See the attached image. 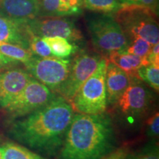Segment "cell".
<instances>
[{
    "label": "cell",
    "instance_id": "25",
    "mask_svg": "<svg viewBox=\"0 0 159 159\" xmlns=\"http://www.w3.org/2000/svg\"><path fill=\"white\" fill-rule=\"evenodd\" d=\"M147 134L150 138H158L159 134V114L158 111L152 115L147 121Z\"/></svg>",
    "mask_w": 159,
    "mask_h": 159
},
{
    "label": "cell",
    "instance_id": "16",
    "mask_svg": "<svg viewBox=\"0 0 159 159\" xmlns=\"http://www.w3.org/2000/svg\"><path fill=\"white\" fill-rule=\"evenodd\" d=\"M106 58L131 77H136L137 70L142 66L149 64L148 58L141 57L125 51L114 52L108 55Z\"/></svg>",
    "mask_w": 159,
    "mask_h": 159
},
{
    "label": "cell",
    "instance_id": "1",
    "mask_svg": "<svg viewBox=\"0 0 159 159\" xmlns=\"http://www.w3.org/2000/svg\"><path fill=\"white\" fill-rule=\"evenodd\" d=\"M75 111L68 101L57 96L42 108L13 119L9 134L35 152L53 158L58 155Z\"/></svg>",
    "mask_w": 159,
    "mask_h": 159
},
{
    "label": "cell",
    "instance_id": "6",
    "mask_svg": "<svg viewBox=\"0 0 159 159\" xmlns=\"http://www.w3.org/2000/svg\"><path fill=\"white\" fill-rule=\"evenodd\" d=\"M71 62L70 59L55 56L41 57L33 55L25 66L32 77L55 94L58 93L69 76Z\"/></svg>",
    "mask_w": 159,
    "mask_h": 159
},
{
    "label": "cell",
    "instance_id": "28",
    "mask_svg": "<svg viewBox=\"0 0 159 159\" xmlns=\"http://www.w3.org/2000/svg\"><path fill=\"white\" fill-rule=\"evenodd\" d=\"M148 61L149 63L159 65V43L152 46L150 53L148 55Z\"/></svg>",
    "mask_w": 159,
    "mask_h": 159
},
{
    "label": "cell",
    "instance_id": "13",
    "mask_svg": "<svg viewBox=\"0 0 159 159\" xmlns=\"http://www.w3.org/2000/svg\"><path fill=\"white\" fill-rule=\"evenodd\" d=\"M130 83V77L125 71L108 61L105 75L107 105H114Z\"/></svg>",
    "mask_w": 159,
    "mask_h": 159
},
{
    "label": "cell",
    "instance_id": "18",
    "mask_svg": "<svg viewBox=\"0 0 159 159\" xmlns=\"http://www.w3.org/2000/svg\"><path fill=\"white\" fill-rule=\"evenodd\" d=\"M42 39L49 47L52 54L57 57L66 58L78 49L76 43L63 37H43Z\"/></svg>",
    "mask_w": 159,
    "mask_h": 159
},
{
    "label": "cell",
    "instance_id": "2",
    "mask_svg": "<svg viewBox=\"0 0 159 159\" xmlns=\"http://www.w3.org/2000/svg\"><path fill=\"white\" fill-rule=\"evenodd\" d=\"M116 149L114 123L109 115L75 114L58 159H102Z\"/></svg>",
    "mask_w": 159,
    "mask_h": 159
},
{
    "label": "cell",
    "instance_id": "26",
    "mask_svg": "<svg viewBox=\"0 0 159 159\" xmlns=\"http://www.w3.org/2000/svg\"><path fill=\"white\" fill-rule=\"evenodd\" d=\"M122 6L137 5L150 7L156 11L158 0H119Z\"/></svg>",
    "mask_w": 159,
    "mask_h": 159
},
{
    "label": "cell",
    "instance_id": "14",
    "mask_svg": "<svg viewBox=\"0 0 159 159\" xmlns=\"http://www.w3.org/2000/svg\"><path fill=\"white\" fill-rule=\"evenodd\" d=\"M39 16L68 17L83 13L82 0H38Z\"/></svg>",
    "mask_w": 159,
    "mask_h": 159
},
{
    "label": "cell",
    "instance_id": "17",
    "mask_svg": "<svg viewBox=\"0 0 159 159\" xmlns=\"http://www.w3.org/2000/svg\"><path fill=\"white\" fill-rule=\"evenodd\" d=\"M2 159H47L22 144L7 142L0 144Z\"/></svg>",
    "mask_w": 159,
    "mask_h": 159
},
{
    "label": "cell",
    "instance_id": "4",
    "mask_svg": "<svg viewBox=\"0 0 159 159\" xmlns=\"http://www.w3.org/2000/svg\"><path fill=\"white\" fill-rule=\"evenodd\" d=\"M128 40L139 37L153 45L159 41L156 11L137 5L122 6L114 15Z\"/></svg>",
    "mask_w": 159,
    "mask_h": 159
},
{
    "label": "cell",
    "instance_id": "23",
    "mask_svg": "<svg viewBox=\"0 0 159 159\" xmlns=\"http://www.w3.org/2000/svg\"><path fill=\"white\" fill-rule=\"evenodd\" d=\"M125 159H159L158 145L154 141L134 152L129 151Z\"/></svg>",
    "mask_w": 159,
    "mask_h": 159
},
{
    "label": "cell",
    "instance_id": "15",
    "mask_svg": "<svg viewBox=\"0 0 159 159\" xmlns=\"http://www.w3.org/2000/svg\"><path fill=\"white\" fill-rule=\"evenodd\" d=\"M0 42L29 49V35L22 25L0 16Z\"/></svg>",
    "mask_w": 159,
    "mask_h": 159
},
{
    "label": "cell",
    "instance_id": "29",
    "mask_svg": "<svg viewBox=\"0 0 159 159\" xmlns=\"http://www.w3.org/2000/svg\"><path fill=\"white\" fill-rule=\"evenodd\" d=\"M18 63H19L18 61L9 58V57H6L0 53V71L5 69L10 68L12 66L17 64Z\"/></svg>",
    "mask_w": 159,
    "mask_h": 159
},
{
    "label": "cell",
    "instance_id": "21",
    "mask_svg": "<svg viewBox=\"0 0 159 159\" xmlns=\"http://www.w3.org/2000/svg\"><path fill=\"white\" fill-rule=\"evenodd\" d=\"M136 78L145 82L158 92L159 90V65L149 63L142 66L137 70Z\"/></svg>",
    "mask_w": 159,
    "mask_h": 159
},
{
    "label": "cell",
    "instance_id": "12",
    "mask_svg": "<svg viewBox=\"0 0 159 159\" xmlns=\"http://www.w3.org/2000/svg\"><path fill=\"white\" fill-rule=\"evenodd\" d=\"M38 0H0V16L20 25L39 16Z\"/></svg>",
    "mask_w": 159,
    "mask_h": 159
},
{
    "label": "cell",
    "instance_id": "19",
    "mask_svg": "<svg viewBox=\"0 0 159 159\" xmlns=\"http://www.w3.org/2000/svg\"><path fill=\"white\" fill-rule=\"evenodd\" d=\"M83 8L102 14L114 15L122 7L119 0H82Z\"/></svg>",
    "mask_w": 159,
    "mask_h": 159
},
{
    "label": "cell",
    "instance_id": "27",
    "mask_svg": "<svg viewBox=\"0 0 159 159\" xmlns=\"http://www.w3.org/2000/svg\"><path fill=\"white\" fill-rule=\"evenodd\" d=\"M129 149L127 146H122L116 148L102 159H125L129 152Z\"/></svg>",
    "mask_w": 159,
    "mask_h": 159
},
{
    "label": "cell",
    "instance_id": "10",
    "mask_svg": "<svg viewBox=\"0 0 159 159\" xmlns=\"http://www.w3.org/2000/svg\"><path fill=\"white\" fill-rule=\"evenodd\" d=\"M102 57L85 52L77 55L71 62L69 76L57 94L70 103L80 87L96 70Z\"/></svg>",
    "mask_w": 159,
    "mask_h": 159
},
{
    "label": "cell",
    "instance_id": "7",
    "mask_svg": "<svg viewBox=\"0 0 159 159\" xmlns=\"http://www.w3.org/2000/svg\"><path fill=\"white\" fill-rule=\"evenodd\" d=\"M152 99V92L144 83L136 77H130L128 87L114 105L119 116L134 123L148 112Z\"/></svg>",
    "mask_w": 159,
    "mask_h": 159
},
{
    "label": "cell",
    "instance_id": "22",
    "mask_svg": "<svg viewBox=\"0 0 159 159\" xmlns=\"http://www.w3.org/2000/svg\"><path fill=\"white\" fill-rule=\"evenodd\" d=\"M152 46V44L141 38H131L129 39L128 47L124 51L141 57L148 58V55L150 53Z\"/></svg>",
    "mask_w": 159,
    "mask_h": 159
},
{
    "label": "cell",
    "instance_id": "11",
    "mask_svg": "<svg viewBox=\"0 0 159 159\" xmlns=\"http://www.w3.org/2000/svg\"><path fill=\"white\" fill-rule=\"evenodd\" d=\"M21 68H8L0 71V107L5 108L21 94L32 78Z\"/></svg>",
    "mask_w": 159,
    "mask_h": 159
},
{
    "label": "cell",
    "instance_id": "24",
    "mask_svg": "<svg viewBox=\"0 0 159 159\" xmlns=\"http://www.w3.org/2000/svg\"><path fill=\"white\" fill-rule=\"evenodd\" d=\"M29 50L33 55L46 57L54 56L42 38L29 34Z\"/></svg>",
    "mask_w": 159,
    "mask_h": 159
},
{
    "label": "cell",
    "instance_id": "3",
    "mask_svg": "<svg viewBox=\"0 0 159 159\" xmlns=\"http://www.w3.org/2000/svg\"><path fill=\"white\" fill-rule=\"evenodd\" d=\"M108 60L102 57L94 72L80 87L70 104L75 112L102 114L107 109L105 75Z\"/></svg>",
    "mask_w": 159,
    "mask_h": 159
},
{
    "label": "cell",
    "instance_id": "5",
    "mask_svg": "<svg viewBox=\"0 0 159 159\" xmlns=\"http://www.w3.org/2000/svg\"><path fill=\"white\" fill-rule=\"evenodd\" d=\"M87 28L94 48L106 57L111 53L124 51L129 40L114 16L102 14L91 17Z\"/></svg>",
    "mask_w": 159,
    "mask_h": 159
},
{
    "label": "cell",
    "instance_id": "8",
    "mask_svg": "<svg viewBox=\"0 0 159 159\" xmlns=\"http://www.w3.org/2000/svg\"><path fill=\"white\" fill-rule=\"evenodd\" d=\"M56 97L46 85L32 77L21 94L4 109L12 119H15L42 108Z\"/></svg>",
    "mask_w": 159,
    "mask_h": 159
},
{
    "label": "cell",
    "instance_id": "20",
    "mask_svg": "<svg viewBox=\"0 0 159 159\" xmlns=\"http://www.w3.org/2000/svg\"><path fill=\"white\" fill-rule=\"evenodd\" d=\"M0 53L25 65L33 56L29 49L16 44L4 42H0Z\"/></svg>",
    "mask_w": 159,
    "mask_h": 159
},
{
    "label": "cell",
    "instance_id": "9",
    "mask_svg": "<svg viewBox=\"0 0 159 159\" xmlns=\"http://www.w3.org/2000/svg\"><path fill=\"white\" fill-rule=\"evenodd\" d=\"M29 34L43 37L60 36L72 43L80 41L83 35L72 20L66 17L38 16L23 25Z\"/></svg>",
    "mask_w": 159,
    "mask_h": 159
}]
</instances>
